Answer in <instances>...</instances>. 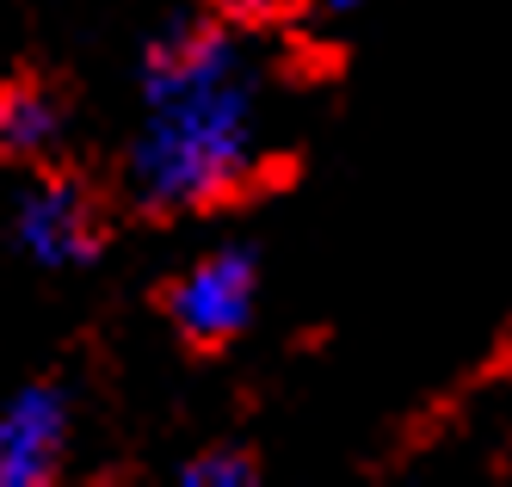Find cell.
Instances as JSON below:
<instances>
[{
  "label": "cell",
  "mask_w": 512,
  "mask_h": 487,
  "mask_svg": "<svg viewBox=\"0 0 512 487\" xmlns=\"http://www.w3.org/2000/svg\"><path fill=\"white\" fill-rule=\"evenodd\" d=\"M260 155V81L241 37L210 19L167 25L142 56V130L130 192L155 216L235 198Z\"/></svg>",
  "instance_id": "1"
},
{
  "label": "cell",
  "mask_w": 512,
  "mask_h": 487,
  "mask_svg": "<svg viewBox=\"0 0 512 487\" xmlns=\"http://www.w3.org/2000/svg\"><path fill=\"white\" fill-rule=\"evenodd\" d=\"M253 303H260V259L247 247H216L192 259L179 284L167 290V315L192 346H229L247 333Z\"/></svg>",
  "instance_id": "2"
},
{
  "label": "cell",
  "mask_w": 512,
  "mask_h": 487,
  "mask_svg": "<svg viewBox=\"0 0 512 487\" xmlns=\"http://www.w3.org/2000/svg\"><path fill=\"white\" fill-rule=\"evenodd\" d=\"M99 210L93 198L81 192L75 179H38L31 192L19 198V247L38 259V266H87V259L99 253Z\"/></svg>",
  "instance_id": "3"
},
{
  "label": "cell",
  "mask_w": 512,
  "mask_h": 487,
  "mask_svg": "<svg viewBox=\"0 0 512 487\" xmlns=\"http://www.w3.org/2000/svg\"><path fill=\"white\" fill-rule=\"evenodd\" d=\"M68 451V395L56 383H31L0 407V487H38Z\"/></svg>",
  "instance_id": "4"
},
{
  "label": "cell",
  "mask_w": 512,
  "mask_h": 487,
  "mask_svg": "<svg viewBox=\"0 0 512 487\" xmlns=\"http://www.w3.org/2000/svg\"><path fill=\"white\" fill-rule=\"evenodd\" d=\"M62 136V111L38 87H0V155L13 161H38L50 155Z\"/></svg>",
  "instance_id": "5"
},
{
  "label": "cell",
  "mask_w": 512,
  "mask_h": 487,
  "mask_svg": "<svg viewBox=\"0 0 512 487\" xmlns=\"http://www.w3.org/2000/svg\"><path fill=\"white\" fill-rule=\"evenodd\" d=\"M253 475V457H241V451H204V457H192L186 469H179V481L186 487H247Z\"/></svg>",
  "instance_id": "6"
},
{
  "label": "cell",
  "mask_w": 512,
  "mask_h": 487,
  "mask_svg": "<svg viewBox=\"0 0 512 487\" xmlns=\"http://www.w3.org/2000/svg\"><path fill=\"white\" fill-rule=\"evenodd\" d=\"M327 13H358V7H371V0H321Z\"/></svg>",
  "instance_id": "7"
}]
</instances>
